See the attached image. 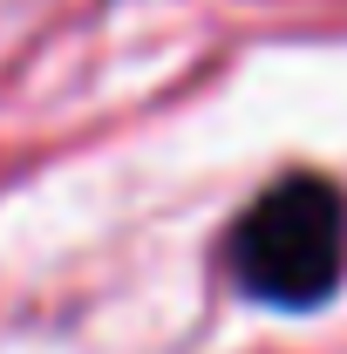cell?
Returning a JSON list of instances; mask_svg holds the SVG:
<instances>
[{
  "mask_svg": "<svg viewBox=\"0 0 347 354\" xmlns=\"http://www.w3.org/2000/svg\"><path fill=\"white\" fill-rule=\"evenodd\" d=\"M347 266V198L327 177H279L232 232V272L265 307H320Z\"/></svg>",
  "mask_w": 347,
  "mask_h": 354,
  "instance_id": "6da1fadb",
  "label": "cell"
}]
</instances>
